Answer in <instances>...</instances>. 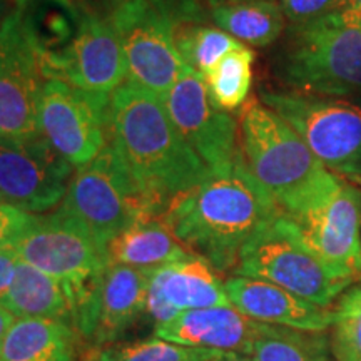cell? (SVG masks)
I'll return each mask as SVG.
<instances>
[{
  "instance_id": "cell-23",
  "label": "cell",
  "mask_w": 361,
  "mask_h": 361,
  "mask_svg": "<svg viewBox=\"0 0 361 361\" xmlns=\"http://www.w3.org/2000/svg\"><path fill=\"white\" fill-rule=\"evenodd\" d=\"M2 306L16 318L52 319L74 328L69 298L62 284L22 259Z\"/></svg>"
},
{
  "instance_id": "cell-28",
  "label": "cell",
  "mask_w": 361,
  "mask_h": 361,
  "mask_svg": "<svg viewBox=\"0 0 361 361\" xmlns=\"http://www.w3.org/2000/svg\"><path fill=\"white\" fill-rule=\"evenodd\" d=\"M97 358L102 361H211L218 355L216 350H202L183 346L161 338L129 343L112 348H97Z\"/></svg>"
},
{
  "instance_id": "cell-7",
  "label": "cell",
  "mask_w": 361,
  "mask_h": 361,
  "mask_svg": "<svg viewBox=\"0 0 361 361\" xmlns=\"http://www.w3.org/2000/svg\"><path fill=\"white\" fill-rule=\"evenodd\" d=\"M59 209L82 224L106 250L137 221L159 219L156 206L111 144L78 169Z\"/></svg>"
},
{
  "instance_id": "cell-8",
  "label": "cell",
  "mask_w": 361,
  "mask_h": 361,
  "mask_svg": "<svg viewBox=\"0 0 361 361\" xmlns=\"http://www.w3.org/2000/svg\"><path fill=\"white\" fill-rule=\"evenodd\" d=\"M261 102L281 116L333 174L361 184V106L343 97L261 90Z\"/></svg>"
},
{
  "instance_id": "cell-33",
  "label": "cell",
  "mask_w": 361,
  "mask_h": 361,
  "mask_svg": "<svg viewBox=\"0 0 361 361\" xmlns=\"http://www.w3.org/2000/svg\"><path fill=\"white\" fill-rule=\"evenodd\" d=\"M16 319L17 318L11 313V311L0 305V351H2L4 341H6V338H7V333L11 331L12 324L16 323Z\"/></svg>"
},
{
  "instance_id": "cell-12",
  "label": "cell",
  "mask_w": 361,
  "mask_h": 361,
  "mask_svg": "<svg viewBox=\"0 0 361 361\" xmlns=\"http://www.w3.org/2000/svg\"><path fill=\"white\" fill-rule=\"evenodd\" d=\"M178 130L211 173L233 168L241 157L238 123L207 96L204 79L191 67L161 97Z\"/></svg>"
},
{
  "instance_id": "cell-35",
  "label": "cell",
  "mask_w": 361,
  "mask_h": 361,
  "mask_svg": "<svg viewBox=\"0 0 361 361\" xmlns=\"http://www.w3.org/2000/svg\"><path fill=\"white\" fill-rule=\"evenodd\" d=\"M340 11L350 12L361 19V0H343Z\"/></svg>"
},
{
  "instance_id": "cell-32",
  "label": "cell",
  "mask_w": 361,
  "mask_h": 361,
  "mask_svg": "<svg viewBox=\"0 0 361 361\" xmlns=\"http://www.w3.org/2000/svg\"><path fill=\"white\" fill-rule=\"evenodd\" d=\"M19 261L20 258L17 255L16 246L0 251V305L4 303V300L8 295Z\"/></svg>"
},
{
  "instance_id": "cell-38",
  "label": "cell",
  "mask_w": 361,
  "mask_h": 361,
  "mask_svg": "<svg viewBox=\"0 0 361 361\" xmlns=\"http://www.w3.org/2000/svg\"><path fill=\"white\" fill-rule=\"evenodd\" d=\"M87 361H102V360H99V358H97L96 351H90V353L87 355Z\"/></svg>"
},
{
  "instance_id": "cell-25",
  "label": "cell",
  "mask_w": 361,
  "mask_h": 361,
  "mask_svg": "<svg viewBox=\"0 0 361 361\" xmlns=\"http://www.w3.org/2000/svg\"><path fill=\"white\" fill-rule=\"evenodd\" d=\"M255 52L246 45L234 49L202 74L207 96L219 111L239 109L250 96Z\"/></svg>"
},
{
  "instance_id": "cell-39",
  "label": "cell",
  "mask_w": 361,
  "mask_h": 361,
  "mask_svg": "<svg viewBox=\"0 0 361 361\" xmlns=\"http://www.w3.org/2000/svg\"><path fill=\"white\" fill-rule=\"evenodd\" d=\"M0 202H4V200H2V194H0Z\"/></svg>"
},
{
  "instance_id": "cell-10",
  "label": "cell",
  "mask_w": 361,
  "mask_h": 361,
  "mask_svg": "<svg viewBox=\"0 0 361 361\" xmlns=\"http://www.w3.org/2000/svg\"><path fill=\"white\" fill-rule=\"evenodd\" d=\"M329 273L353 283L361 274V188L335 174L290 214Z\"/></svg>"
},
{
  "instance_id": "cell-5",
  "label": "cell",
  "mask_w": 361,
  "mask_h": 361,
  "mask_svg": "<svg viewBox=\"0 0 361 361\" xmlns=\"http://www.w3.org/2000/svg\"><path fill=\"white\" fill-rule=\"evenodd\" d=\"M239 149L247 171L283 214H290L335 178L281 116L256 101L243 109Z\"/></svg>"
},
{
  "instance_id": "cell-21",
  "label": "cell",
  "mask_w": 361,
  "mask_h": 361,
  "mask_svg": "<svg viewBox=\"0 0 361 361\" xmlns=\"http://www.w3.org/2000/svg\"><path fill=\"white\" fill-rule=\"evenodd\" d=\"M191 255L174 238L168 226L156 218L137 221L107 245L111 264L139 269H156L188 259Z\"/></svg>"
},
{
  "instance_id": "cell-40",
  "label": "cell",
  "mask_w": 361,
  "mask_h": 361,
  "mask_svg": "<svg viewBox=\"0 0 361 361\" xmlns=\"http://www.w3.org/2000/svg\"><path fill=\"white\" fill-rule=\"evenodd\" d=\"M85 361H87V358H85Z\"/></svg>"
},
{
  "instance_id": "cell-27",
  "label": "cell",
  "mask_w": 361,
  "mask_h": 361,
  "mask_svg": "<svg viewBox=\"0 0 361 361\" xmlns=\"http://www.w3.org/2000/svg\"><path fill=\"white\" fill-rule=\"evenodd\" d=\"M174 40L183 61L201 75L213 69L234 49L245 45L218 27L206 24L178 25L174 29Z\"/></svg>"
},
{
  "instance_id": "cell-37",
  "label": "cell",
  "mask_w": 361,
  "mask_h": 361,
  "mask_svg": "<svg viewBox=\"0 0 361 361\" xmlns=\"http://www.w3.org/2000/svg\"><path fill=\"white\" fill-rule=\"evenodd\" d=\"M6 6H7V0H0V24H2V20H4V17L7 16V12L11 11V8H6Z\"/></svg>"
},
{
  "instance_id": "cell-15",
  "label": "cell",
  "mask_w": 361,
  "mask_h": 361,
  "mask_svg": "<svg viewBox=\"0 0 361 361\" xmlns=\"http://www.w3.org/2000/svg\"><path fill=\"white\" fill-rule=\"evenodd\" d=\"M47 79H61L85 92L111 96L124 84L128 66L119 35L107 17L89 12L69 47L42 66Z\"/></svg>"
},
{
  "instance_id": "cell-26",
  "label": "cell",
  "mask_w": 361,
  "mask_h": 361,
  "mask_svg": "<svg viewBox=\"0 0 361 361\" xmlns=\"http://www.w3.org/2000/svg\"><path fill=\"white\" fill-rule=\"evenodd\" d=\"M246 356L252 361H329L328 340L324 333L269 324L256 338Z\"/></svg>"
},
{
  "instance_id": "cell-6",
  "label": "cell",
  "mask_w": 361,
  "mask_h": 361,
  "mask_svg": "<svg viewBox=\"0 0 361 361\" xmlns=\"http://www.w3.org/2000/svg\"><path fill=\"white\" fill-rule=\"evenodd\" d=\"M123 45L128 80L162 97L189 69L176 47L179 24L206 20L200 0H116L107 13Z\"/></svg>"
},
{
  "instance_id": "cell-11",
  "label": "cell",
  "mask_w": 361,
  "mask_h": 361,
  "mask_svg": "<svg viewBox=\"0 0 361 361\" xmlns=\"http://www.w3.org/2000/svg\"><path fill=\"white\" fill-rule=\"evenodd\" d=\"M109 97L47 79L40 96V134L72 166L82 168L107 144Z\"/></svg>"
},
{
  "instance_id": "cell-14",
  "label": "cell",
  "mask_w": 361,
  "mask_h": 361,
  "mask_svg": "<svg viewBox=\"0 0 361 361\" xmlns=\"http://www.w3.org/2000/svg\"><path fill=\"white\" fill-rule=\"evenodd\" d=\"M45 78L12 7L0 24V137H39V107Z\"/></svg>"
},
{
  "instance_id": "cell-13",
  "label": "cell",
  "mask_w": 361,
  "mask_h": 361,
  "mask_svg": "<svg viewBox=\"0 0 361 361\" xmlns=\"http://www.w3.org/2000/svg\"><path fill=\"white\" fill-rule=\"evenodd\" d=\"M72 168L42 135L0 137V194L25 213H45L64 201Z\"/></svg>"
},
{
  "instance_id": "cell-36",
  "label": "cell",
  "mask_w": 361,
  "mask_h": 361,
  "mask_svg": "<svg viewBox=\"0 0 361 361\" xmlns=\"http://www.w3.org/2000/svg\"><path fill=\"white\" fill-rule=\"evenodd\" d=\"M229 2H245V0H206L207 7L213 8L216 6H221V4H229ZM274 2H278V0H274Z\"/></svg>"
},
{
  "instance_id": "cell-22",
  "label": "cell",
  "mask_w": 361,
  "mask_h": 361,
  "mask_svg": "<svg viewBox=\"0 0 361 361\" xmlns=\"http://www.w3.org/2000/svg\"><path fill=\"white\" fill-rule=\"evenodd\" d=\"M78 338L67 323L17 318L4 341L0 361H75Z\"/></svg>"
},
{
  "instance_id": "cell-4",
  "label": "cell",
  "mask_w": 361,
  "mask_h": 361,
  "mask_svg": "<svg viewBox=\"0 0 361 361\" xmlns=\"http://www.w3.org/2000/svg\"><path fill=\"white\" fill-rule=\"evenodd\" d=\"M22 261L57 279L69 298L78 335L90 341L101 284L109 268L107 250L64 211L34 216L16 243Z\"/></svg>"
},
{
  "instance_id": "cell-24",
  "label": "cell",
  "mask_w": 361,
  "mask_h": 361,
  "mask_svg": "<svg viewBox=\"0 0 361 361\" xmlns=\"http://www.w3.org/2000/svg\"><path fill=\"white\" fill-rule=\"evenodd\" d=\"M209 16L218 29L252 47L274 44L288 27L281 7L274 0L221 4L211 8Z\"/></svg>"
},
{
  "instance_id": "cell-3",
  "label": "cell",
  "mask_w": 361,
  "mask_h": 361,
  "mask_svg": "<svg viewBox=\"0 0 361 361\" xmlns=\"http://www.w3.org/2000/svg\"><path fill=\"white\" fill-rule=\"evenodd\" d=\"M271 71L295 92L361 96V19L336 11L308 24L288 25Z\"/></svg>"
},
{
  "instance_id": "cell-34",
  "label": "cell",
  "mask_w": 361,
  "mask_h": 361,
  "mask_svg": "<svg viewBox=\"0 0 361 361\" xmlns=\"http://www.w3.org/2000/svg\"><path fill=\"white\" fill-rule=\"evenodd\" d=\"M211 361H252V360L250 356L234 353V351H218V355H216Z\"/></svg>"
},
{
  "instance_id": "cell-1",
  "label": "cell",
  "mask_w": 361,
  "mask_h": 361,
  "mask_svg": "<svg viewBox=\"0 0 361 361\" xmlns=\"http://www.w3.org/2000/svg\"><path fill=\"white\" fill-rule=\"evenodd\" d=\"M107 144L114 147L159 218L211 171L176 128L161 97L129 80L109 97Z\"/></svg>"
},
{
  "instance_id": "cell-17",
  "label": "cell",
  "mask_w": 361,
  "mask_h": 361,
  "mask_svg": "<svg viewBox=\"0 0 361 361\" xmlns=\"http://www.w3.org/2000/svg\"><path fill=\"white\" fill-rule=\"evenodd\" d=\"M229 303L255 322L324 333L333 324V310L314 305L263 279L233 274L224 283Z\"/></svg>"
},
{
  "instance_id": "cell-16",
  "label": "cell",
  "mask_w": 361,
  "mask_h": 361,
  "mask_svg": "<svg viewBox=\"0 0 361 361\" xmlns=\"http://www.w3.org/2000/svg\"><path fill=\"white\" fill-rule=\"evenodd\" d=\"M231 306L218 271L200 256L151 271L146 313L156 324L168 323L184 311Z\"/></svg>"
},
{
  "instance_id": "cell-31",
  "label": "cell",
  "mask_w": 361,
  "mask_h": 361,
  "mask_svg": "<svg viewBox=\"0 0 361 361\" xmlns=\"http://www.w3.org/2000/svg\"><path fill=\"white\" fill-rule=\"evenodd\" d=\"M30 219L32 214L8 202H0V251L16 246L17 239L24 233Z\"/></svg>"
},
{
  "instance_id": "cell-18",
  "label": "cell",
  "mask_w": 361,
  "mask_h": 361,
  "mask_svg": "<svg viewBox=\"0 0 361 361\" xmlns=\"http://www.w3.org/2000/svg\"><path fill=\"white\" fill-rule=\"evenodd\" d=\"M269 324L255 322L233 306L184 311L168 323L156 324V336L183 346L246 355Z\"/></svg>"
},
{
  "instance_id": "cell-29",
  "label": "cell",
  "mask_w": 361,
  "mask_h": 361,
  "mask_svg": "<svg viewBox=\"0 0 361 361\" xmlns=\"http://www.w3.org/2000/svg\"><path fill=\"white\" fill-rule=\"evenodd\" d=\"M331 353L335 361H361V286L343 293L333 310Z\"/></svg>"
},
{
  "instance_id": "cell-20",
  "label": "cell",
  "mask_w": 361,
  "mask_h": 361,
  "mask_svg": "<svg viewBox=\"0 0 361 361\" xmlns=\"http://www.w3.org/2000/svg\"><path fill=\"white\" fill-rule=\"evenodd\" d=\"M13 7L40 69L69 47L90 12L79 0H16Z\"/></svg>"
},
{
  "instance_id": "cell-9",
  "label": "cell",
  "mask_w": 361,
  "mask_h": 361,
  "mask_svg": "<svg viewBox=\"0 0 361 361\" xmlns=\"http://www.w3.org/2000/svg\"><path fill=\"white\" fill-rule=\"evenodd\" d=\"M234 274L276 284L324 308H329L351 284L324 268L305 243L298 226L283 213L269 219L246 243Z\"/></svg>"
},
{
  "instance_id": "cell-19",
  "label": "cell",
  "mask_w": 361,
  "mask_h": 361,
  "mask_svg": "<svg viewBox=\"0 0 361 361\" xmlns=\"http://www.w3.org/2000/svg\"><path fill=\"white\" fill-rule=\"evenodd\" d=\"M151 271L109 264L99 291L96 324L90 336L94 346L99 348L119 340L126 329L146 313Z\"/></svg>"
},
{
  "instance_id": "cell-30",
  "label": "cell",
  "mask_w": 361,
  "mask_h": 361,
  "mask_svg": "<svg viewBox=\"0 0 361 361\" xmlns=\"http://www.w3.org/2000/svg\"><path fill=\"white\" fill-rule=\"evenodd\" d=\"M343 0H278L288 25H301L340 11Z\"/></svg>"
},
{
  "instance_id": "cell-2",
  "label": "cell",
  "mask_w": 361,
  "mask_h": 361,
  "mask_svg": "<svg viewBox=\"0 0 361 361\" xmlns=\"http://www.w3.org/2000/svg\"><path fill=\"white\" fill-rule=\"evenodd\" d=\"M279 213L241 154L233 168L211 173L200 186L176 197L159 219L188 251L218 273H228L236 269L246 243Z\"/></svg>"
}]
</instances>
